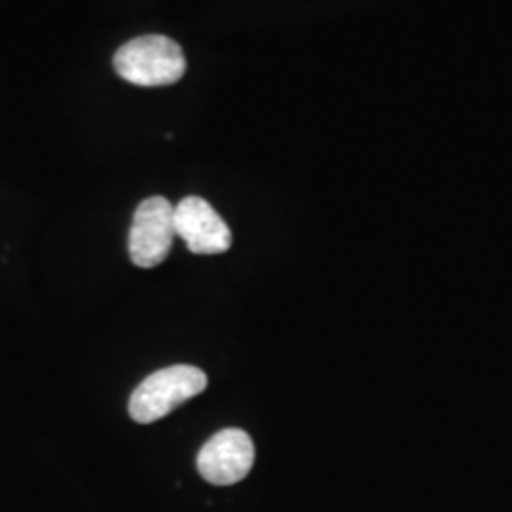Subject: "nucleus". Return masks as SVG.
I'll return each mask as SVG.
<instances>
[{"label": "nucleus", "instance_id": "f257e3e1", "mask_svg": "<svg viewBox=\"0 0 512 512\" xmlns=\"http://www.w3.org/2000/svg\"><path fill=\"white\" fill-rule=\"evenodd\" d=\"M114 69L133 86L162 88L181 81L188 64L174 38L150 34L124 43L114 55Z\"/></svg>", "mask_w": 512, "mask_h": 512}, {"label": "nucleus", "instance_id": "f03ea898", "mask_svg": "<svg viewBox=\"0 0 512 512\" xmlns=\"http://www.w3.org/2000/svg\"><path fill=\"white\" fill-rule=\"evenodd\" d=\"M207 373L195 366H169L147 375L128 399V413L140 425H150L174 413L178 406L207 389Z\"/></svg>", "mask_w": 512, "mask_h": 512}, {"label": "nucleus", "instance_id": "7ed1b4c3", "mask_svg": "<svg viewBox=\"0 0 512 512\" xmlns=\"http://www.w3.org/2000/svg\"><path fill=\"white\" fill-rule=\"evenodd\" d=\"M176 240L174 204L166 197H147L138 204L128 230V254L140 268H155L169 256Z\"/></svg>", "mask_w": 512, "mask_h": 512}, {"label": "nucleus", "instance_id": "20e7f679", "mask_svg": "<svg viewBox=\"0 0 512 512\" xmlns=\"http://www.w3.org/2000/svg\"><path fill=\"white\" fill-rule=\"evenodd\" d=\"M174 223L176 238H181L192 254H223L233 245L228 223L202 197H185L178 202L174 207Z\"/></svg>", "mask_w": 512, "mask_h": 512}, {"label": "nucleus", "instance_id": "39448f33", "mask_svg": "<svg viewBox=\"0 0 512 512\" xmlns=\"http://www.w3.org/2000/svg\"><path fill=\"white\" fill-rule=\"evenodd\" d=\"M254 465V444L245 430H221L202 446L197 470L209 484L230 486L249 475Z\"/></svg>", "mask_w": 512, "mask_h": 512}]
</instances>
